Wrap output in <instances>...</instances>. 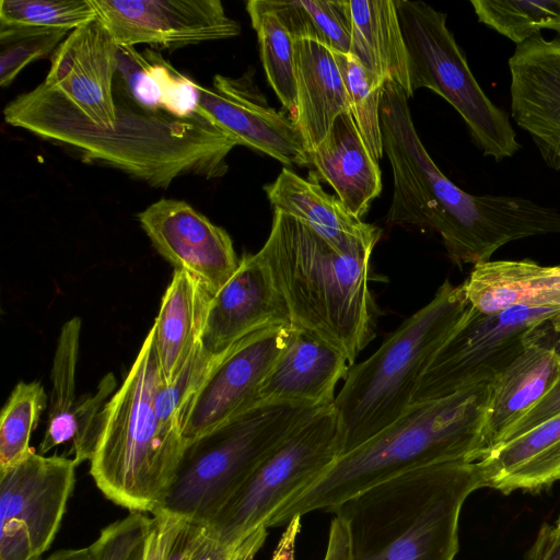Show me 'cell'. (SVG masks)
Here are the masks:
<instances>
[{
    "instance_id": "6da1fadb",
    "label": "cell",
    "mask_w": 560,
    "mask_h": 560,
    "mask_svg": "<svg viewBox=\"0 0 560 560\" xmlns=\"http://www.w3.org/2000/svg\"><path fill=\"white\" fill-rule=\"evenodd\" d=\"M115 125L102 129L27 93L3 109L8 125L63 145L83 161L122 171L150 186L167 188L184 175L223 176L238 143L203 112L182 118L147 109L114 89Z\"/></svg>"
},
{
    "instance_id": "7a4b0ae2",
    "label": "cell",
    "mask_w": 560,
    "mask_h": 560,
    "mask_svg": "<svg viewBox=\"0 0 560 560\" xmlns=\"http://www.w3.org/2000/svg\"><path fill=\"white\" fill-rule=\"evenodd\" d=\"M490 383L415 405L387 429L341 455L314 482L285 500L266 526L285 525L314 511L332 512L355 494L404 472L481 457Z\"/></svg>"
},
{
    "instance_id": "3957f363",
    "label": "cell",
    "mask_w": 560,
    "mask_h": 560,
    "mask_svg": "<svg viewBox=\"0 0 560 560\" xmlns=\"http://www.w3.org/2000/svg\"><path fill=\"white\" fill-rule=\"evenodd\" d=\"M284 299L292 325L338 349L353 364L375 336L369 289L371 253H341L304 222L273 211L256 253Z\"/></svg>"
},
{
    "instance_id": "277c9868",
    "label": "cell",
    "mask_w": 560,
    "mask_h": 560,
    "mask_svg": "<svg viewBox=\"0 0 560 560\" xmlns=\"http://www.w3.org/2000/svg\"><path fill=\"white\" fill-rule=\"evenodd\" d=\"M485 488L476 462L417 468L338 505L349 530L350 560H454L462 508Z\"/></svg>"
},
{
    "instance_id": "5b68a950",
    "label": "cell",
    "mask_w": 560,
    "mask_h": 560,
    "mask_svg": "<svg viewBox=\"0 0 560 560\" xmlns=\"http://www.w3.org/2000/svg\"><path fill=\"white\" fill-rule=\"evenodd\" d=\"M150 328L122 384L101 413L90 474L101 492L130 512L161 509L186 448L179 432L166 430L155 412L162 382Z\"/></svg>"
},
{
    "instance_id": "8992f818",
    "label": "cell",
    "mask_w": 560,
    "mask_h": 560,
    "mask_svg": "<svg viewBox=\"0 0 560 560\" xmlns=\"http://www.w3.org/2000/svg\"><path fill=\"white\" fill-rule=\"evenodd\" d=\"M469 307L463 284L454 285L446 279L425 306L405 319L372 355L349 370L334 401L340 456L409 410L420 377Z\"/></svg>"
},
{
    "instance_id": "52a82bcc",
    "label": "cell",
    "mask_w": 560,
    "mask_h": 560,
    "mask_svg": "<svg viewBox=\"0 0 560 560\" xmlns=\"http://www.w3.org/2000/svg\"><path fill=\"white\" fill-rule=\"evenodd\" d=\"M322 408L258 406L190 442L161 510L208 524L260 463Z\"/></svg>"
},
{
    "instance_id": "ba28073f",
    "label": "cell",
    "mask_w": 560,
    "mask_h": 560,
    "mask_svg": "<svg viewBox=\"0 0 560 560\" xmlns=\"http://www.w3.org/2000/svg\"><path fill=\"white\" fill-rule=\"evenodd\" d=\"M409 55L412 93L432 90L462 116L478 148L499 162L521 144L508 114L485 94L446 26V14L423 1L395 0Z\"/></svg>"
},
{
    "instance_id": "9c48e42d",
    "label": "cell",
    "mask_w": 560,
    "mask_h": 560,
    "mask_svg": "<svg viewBox=\"0 0 560 560\" xmlns=\"http://www.w3.org/2000/svg\"><path fill=\"white\" fill-rule=\"evenodd\" d=\"M557 325L560 305H520L491 315L470 306L420 377L411 406L492 383L533 341Z\"/></svg>"
},
{
    "instance_id": "30bf717a",
    "label": "cell",
    "mask_w": 560,
    "mask_h": 560,
    "mask_svg": "<svg viewBox=\"0 0 560 560\" xmlns=\"http://www.w3.org/2000/svg\"><path fill=\"white\" fill-rule=\"evenodd\" d=\"M340 454L332 404L293 430L206 526L222 544H235L258 526H266L277 506L314 482Z\"/></svg>"
},
{
    "instance_id": "8fae6325",
    "label": "cell",
    "mask_w": 560,
    "mask_h": 560,
    "mask_svg": "<svg viewBox=\"0 0 560 560\" xmlns=\"http://www.w3.org/2000/svg\"><path fill=\"white\" fill-rule=\"evenodd\" d=\"M74 459L33 448L0 469V560H39L52 544L75 483Z\"/></svg>"
},
{
    "instance_id": "7c38bea8",
    "label": "cell",
    "mask_w": 560,
    "mask_h": 560,
    "mask_svg": "<svg viewBox=\"0 0 560 560\" xmlns=\"http://www.w3.org/2000/svg\"><path fill=\"white\" fill-rule=\"evenodd\" d=\"M118 47L96 16L69 33L54 52L45 81L28 95L98 128H113Z\"/></svg>"
},
{
    "instance_id": "4fadbf2b",
    "label": "cell",
    "mask_w": 560,
    "mask_h": 560,
    "mask_svg": "<svg viewBox=\"0 0 560 560\" xmlns=\"http://www.w3.org/2000/svg\"><path fill=\"white\" fill-rule=\"evenodd\" d=\"M293 329V325L259 329L215 360L183 411L180 433L186 445L255 408L258 389Z\"/></svg>"
},
{
    "instance_id": "5bb4252c",
    "label": "cell",
    "mask_w": 560,
    "mask_h": 560,
    "mask_svg": "<svg viewBox=\"0 0 560 560\" xmlns=\"http://www.w3.org/2000/svg\"><path fill=\"white\" fill-rule=\"evenodd\" d=\"M119 46L178 48L241 33L220 0H92Z\"/></svg>"
},
{
    "instance_id": "9a60e30c",
    "label": "cell",
    "mask_w": 560,
    "mask_h": 560,
    "mask_svg": "<svg viewBox=\"0 0 560 560\" xmlns=\"http://www.w3.org/2000/svg\"><path fill=\"white\" fill-rule=\"evenodd\" d=\"M249 72L241 78L213 77L198 83L199 108L225 133L285 166H311L305 141L291 117L270 107Z\"/></svg>"
},
{
    "instance_id": "2e32d148",
    "label": "cell",
    "mask_w": 560,
    "mask_h": 560,
    "mask_svg": "<svg viewBox=\"0 0 560 560\" xmlns=\"http://www.w3.org/2000/svg\"><path fill=\"white\" fill-rule=\"evenodd\" d=\"M138 219L156 252L175 269L198 278L213 295L240 266L228 232L183 200L162 198Z\"/></svg>"
},
{
    "instance_id": "e0dca14e",
    "label": "cell",
    "mask_w": 560,
    "mask_h": 560,
    "mask_svg": "<svg viewBox=\"0 0 560 560\" xmlns=\"http://www.w3.org/2000/svg\"><path fill=\"white\" fill-rule=\"evenodd\" d=\"M509 69L512 118L546 164L560 171V38L537 34L517 45Z\"/></svg>"
},
{
    "instance_id": "ac0fdd59",
    "label": "cell",
    "mask_w": 560,
    "mask_h": 560,
    "mask_svg": "<svg viewBox=\"0 0 560 560\" xmlns=\"http://www.w3.org/2000/svg\"><path fill=\"white\" fill-rule=\"evenodd\" d=\"M279 325H292L287 303L258 256L246 254L213 295L201 343L219 358L246 336Z\"/></svg>"
},
{
    "instance_id": "d6986e66",
    "label": "cell",
    "mask_w": 560,
    "mask_h": 560,
    "mask_svg": "<svg viewBox=\"0 0 560 560\" xmlns=\"http://www.w3.org/2000/svg\"><path fill=\"white\" fill-rule=\"evenodd\" d=\"M346 357L323 339L296 328L261 383L255 407L298 404L316 407L335 401L338 382L350 370Z\"/></svg>"
},
{
    "instance_id": "ffe728a7",
    "label": "cell",
    "mask_w": 560,
    "mask_h": 560,
    "mask_svg": "<svg viewBox=\"0 0 560 560\" xmlns=\"http://www.w3.org/2000/svg\"><path fill=\"white\" fill-rule=\"evenodd\" d=\"M559 371L560 325H557L533 341L490 383L482 431L483 453L500 443L505 433L541 400Z\"/></svg>"
},
{
    "instance_id": "44dd1931",
    "label": "cell",
    "mask_w": 560,
    "mask_h": 560,
    "mask_svg": "<svg viewBox=\"0 0 560 560\" xmlns=\"http://www.w3.org/2000/svg\"><path fill=\"white\" fill-rule=\"evenodd\" d=\"M264 190L273 211L304 222L341 253L372 254L381 237L377 226L354 217L336 195L326 192L313 172L304 179L283 167Z\"/></svg>"
},
{
    "instance_id": "7402d4cb",
    "label": "cell",
    "mask_w": 560,
    "mask_h": 560,
    "mask_svg": "<svg viewBox=\"0 0 560 560\" xmlns=\"http://www.w3.org/2000/svg\"><path fill=\"white\" fill-rule=\"evenodd\" d=\"M308 154L317 180L329 184L347 210L361 219L382 191V176L351 113H341Z\"/></svg>"
},
{
    "instance_id": "603a6c76",
    "label": "cell",
    "mask_w": 560,
    "mask_h": 560,
    "mask_svg": "<svg viewBox=\"0 0 560 560\" xmlns=\"http://www.w3.org/2000/svg\"><path fill=\"white\" fill-rule=\"evenodd\" d=\"M483 486L509 493L560 479V415L487 450L476 462Z\"/></svg>"
},
{
    "instance_id": "cb8c5ba5",
    "label": "cell",
    "mask_w": 560,
    "mask_h": 560,
    "mask_svg": "<svg viewBox=\"0 0 560 560\" xmlns=\"http://www.w3.org/2000/svg\"><path fill=\"white\" fill-rule=\"evenodd\" d=\"M213 293L198 278L175 269L152 325L162 380L170 384L201 342Z\"/></svg>"
},
{
    "instance_id": "d4e9b609",
    "label": "cell",
    "mask_w": 560,
    "mask_h": 560,
    "mask_svg": "<svg viewBox=\"0 0 560 560\" xmlns=\"http://www.w3.org/2000/svg\"><path fill=\"white\" fill-rule=\"evenodd\" d=\"M298 107L293 118L307 151L327 136L335 119L350 112V101L334 51L315 40L294 45Z\"/></svg>"
},
{
    "instance_id": "484cf974",
    "label": "cell",
    "mask_w": 560,
    "mask_h": 560,
    "mask_svg": "<svg viewBox=\"0 0 560 560\" xmlns=\"http://www.w3.org/2000/svg\"><path fill=\"white\" fill-rule=\"evenodd\" d=\"M463 289L470 306L487 315L520 305H560V266L487 260L474 265Z\"/></svg>"
},
{
    "instance_id": "4316f807",
    "label": "cell",
    "mask_w": 560,
    "mask_h": 560,
    "mask_svg": "<svg viewBox=\"0 0 560 560\" xmlns=\"http://www.w3.org/2000/svg\"><path fill=\"white\" fill-rule=\"evenodd\" d=\"M348 3L349 54L385 83L398 84L411 97L409 55L395 0H351Z\"/></svg>"
},
{
    "instance_id": "83f0119b",
    "label": "cell",
    "mask_w": 560,
    "mask_h": 560,
    "mask_svg": "<svg viewBox=\"0 0 560 560\" xmlns=\"http://www.w3.org/2000/svg\"><path fill=\"white\" fill-rule=\"evenodd\" d=\"M272 13L294 42H318L332 51L349 54L351 21L347 0H256Z\"/></svg>"
},
{
    "instance_id": "f1b7e54d",
    "label": "cell",
    "mask_w": 560,
    "mask_h": 560,
    "mask_svg": "<svg viewBox=\"0 0 560 560\" xmlns=\"http://www.w3.org/2000/svg\"><path fill=\"white\" fill-rule=\"evenodd\" d=\"M81 319L73 317L61 327L51 368V392L47 425L39 454L72 441L75 434L73 411L78 401L75 376L79 359Z\"/></svg>"
},
{
    "instance_id": "f546056e",
    "label": "cell",
    "mask_w": 560,
    "mask_h": 560,
    "mask_svg": "<svg viewBox=\"0 0 560 560\" xmlns=\"http://www.w3.org/2000/svg\"><path fill=\"white\" fill-rule=\"evenodd\" d=\"M246 10L257 34L260 59L267 80L293 119L298 107L295 42L278 19L261 9L256 0H249L246 3Z\"/></svg>"
},
{
    "instance_id": "4dcf8cb0",
    "label": "cell",
    "mask_w": 560,
    "mask_h": 560,
    "mask_svg": "<svg viewBox=\"0 0 560 560\" xmlns=\"http://www.w3.org/2000/svg\"><path fill=\"white\" fill-rule=\"evenodd\" d=\"M47 399L39 382H20L14 386L0 415V469L18 464L33 450L31 435Z\"/></svg>"
},
{
    "instance_id": "1f68e13d",
    "label": "cell",
    "mask_w": 560,
    "mask_h": 560,
    "mask_svg": "<svg viewBox=\"0 0 560 560\" xmlns=\"http://www.w3.org/2000/svg\"><path fill=\"white\" fill-rule=\"evenodd\" d=\"M350 101L357 128L378 162L384 154L381 129V98L385 82L366 70L351 54L334 51Z\"/></svg>"
},
{
    "instance_id": "d6a6232c",
    "label": "cell",
    "mask_w": 560,
    "mask_h": 560,
    "mask_svg": "<svg viewBox=\"0 0 560 560\" xmlns=\"http://www.w3.org/2000/svg\"><path fill=\"white\" fill-rule=\"evenodd\" d=\"M478 21L517 45L549 28L560 20V0L470 1Z\"/></svg>"
},
{
    "instance_id": "836d02e7",
    "label": "cell",
    "mask_w": 560,
    "mask_h": 560,
    "mask_svg": "<svg viewBox=\"0 0 560 560\" xmlns=\"http://www.w3.org/2000/svg\"><path fill=\"white\" fill-rule=\"evenodd\" d=\"M69 33L60 28L0 25V85H10L31 62L52 56Z\"/></svg>"
},
{
    "instance_id": "e575fe53",
    "label": "cell",
    "mask_w": 560,
    "mask_h": 560,
    "mask_svg": "<svg viewBox=\"0 0 560 560\" xmlns=\"http://www.w3.org/2000/svg\"><path fill=\"white\" fill-rule=\"evenodd\" d=\"M92 0H1L0 25L73 30L93 21Z\"/></svg>"
},
{
    "instance_id": "d590c367",
    "label": "cell",
    "mask_w": 560,
    "mask_h": 560,
    "mask_svg": "<svg viewBox=\"0 0 560 560\" xmlns=\"http://www.w3.org/2000/svg\"><path fill=\"white\" fill-rule=\"evenodd\" d=\"M217 359L200 342L174 381L170 384L163 381L160 383L155 412L166 430L180 433L183 411Z\"/></svg>"
},
{
    "instance_id": "8d00e7d4",
    "label": "cell",
    "mask_w": 560,
    "mask_h": 560,
    "mask_svg": "<svg viewBox=\"0 0 560 560\" xmlns=\"http://www.w3.org/2000/svg\"><path fill=\"white\" fill-rule=\"evenodd\" d=\"M152 517L130 512L104 527L91 545L93 560H142Z\"/></svg>"
},
{
    "instance_id": "74e56055",
    "label": "cell",
    "mask_w": 560,
    "mask_h": 560,
    "mask_svg": "<svg viewBox=\"0 0 560 560\" xmlns=\"http://www.w3.org/2000/svg\"><path fill=\"white\" fill-rule=\"evenodd\" d=\"M115 387V376L108 373L101 380L94 394H85L78 398L73 411L75 434L72 440L73 459L78 465L92 458L100 429L101 413L112 397Z\"/></svg>"
},
{
    "instance_id": "f35d334b",
    "label": "cell",
    "mask_w": 560,
    "mask_h": 560,
    "mask_svg": "<svg viewBox=\"0 0 560 560\" xmlns=\"http://www.w3.org/2000/svg\"><path fill=\"white\" fill-rule=\"evenodd\" d=\"M155 515L164 530L163 560H191L205 524H197L164 510Z\"/></svg>"
},
{
    "instance_id": "ab89813d",
    "label": "cell",
    "mask_w": 560,
    "mask_h": 560,
    "mask_svg": "<svg viewBox=\"0 0 560 560\" xmlns=\"http://www.w3.org/2000/svg\"><path fill=\"white\" fill-rule=\"evenodd\" d=\"M558 415H560V371L548 393L505 433L500 443L514 439Z\"/></svg>"
},
{
    "instance_id": "60d3db41",
    "label": "cell",
    "mask_w": 560,
    "mask_h": 560,
    "mask_svg": "<svg viewBox=\"0 0 560 560\" xmlns=\"http://www.w3.org/2000/svg\"><path fill=\"white\" fill-rule=\"evenodd\" d=\"M527 560H560V529L557 525L544 524L540 527Z\"/></svg>"
},
{
    "instance_id": "b9f144b4",
    "label": "cell",
    "mask_w": 560,
    "mask_h": 560,
    "mask_svg": "<svg viewBox=\"0 0 560 560\" xmlns=\"http://www.w3.org/2000/svg\"><path fill=\"white\" fill-rule=\"evenodd\" d=\"M323 560H350V539L346 521L336 515L329 527L327 548Z\"/></svg>"
},
{
    "instance_id": "7bdbcfd3",
    "label": "cell",
    "mask_w": 560,
    "mask_h": 560,
    "mask_svg": "<svg viewBox=\"0 0 560 560\" xmlns=\"http://www.w3.org/2000/svg\"><path fill=\"white\" fill-rule=\"evenodd\" d=\"M242 539L233 545H224L205 525L191 560H229Z\"/></svg>"
},
{
    "instance_id": "ee69618b",
    "label": "cell",
    "mask_w": 560,
    "mask_h": 560,
    "mask_svg": "<svg viewBox=\"0 0 560 560\" xmlns=\"http://www.w3.org/2000/svg\"><path fill=\"white\" fill-rule=\"evenodd\" d=\"M301 520L302 516H295L285 524L271 560H296V540L302 527Z\"/></svg>"
},
{
    "instance_id": "f6af8a7d",
    "label": "cell",
    "mask_w": 560,
    "mask_h": 560,
    "mask_svg": "<svg viewBox=\"0 0 560 560\" xmlns=\"http://www.w3.org/2000/svg\"><path fill=\"white\" fill-rule=\"evenodd\" d=\"M268 536V528L260 525L246 535L229 560H247L250 556L257 555Z\"/></svg>"
},
{
    "instance_id": "bcb514c9",
    "label": "cell",
    "mask_w": 560,
    "mask_h": 560,
    "mask_svg": "<svg viewBox=\"0 0 560 560\" xmlns=\"http://www.w3.org/2000/svg\"><path fill=\"white\" fill-rule=\"evenodd\" d=\"M164 530L160 520L152 515L142 560H163Z\"/></svg>"
},
{
    "instance_id": "7dc6e473",
    "label": "cell",
    "mask_w": 560,
    "mask_h": 560,
    "mask_svg": "<svg viewBox=\"0 0 560 560\" xmlns=\"http://www.w3.org/2000/svg\"><path fill=\"white\" fill-rule=\"evenodd\" d=\"M45 560H93V551L91 545L80 549H63L51 553Z\"/></svg>"
},
{
    "instance_id": "c3c4849f",
    "label": "cell",
    "mask_w": 560,
    "mask_h": 560,
    "mask_svg": "<svg viewBox=\"0 0 560 560\" xmlns=\"http://www.w3.org/2000/svg\"><path fill=\"white\" fill-rule=\"evenodd\" d=\"M550 30H555L556 32H558V33L560 34V20H559L557 23H555V24L550 27Z\"/></svg>"
},
{
    "instance_id": "681fc988",
    "label": "cell",
    "mask_w": 560,
    "mask_h": 560,
    "mask_svg": "<svg viewBox=\"0 0 560 560\" xmlns=\"http://www.w3.org/2000/svg\"><path fill=\"white\" fill-rule=\"evenodd\" d=\"M556 525L560 529V516H559L558 523Z\"/></svg>"
},
{
    "instance_id": "f907efd6",
    "label": "cell",
    "mask_w": 560,
    "mask_h": 560,
    "mask_svg": "<svg viewBox=\"0 0 560 560\" xmlns=\"http://www.w3.org/2000/svg\"><path fill=\"white\" fill-rule=\"evenodd\" d=\"M255 557H256V555L250 556L247 560H254V559H255Z\"/></svg>"
}]
</instances>
